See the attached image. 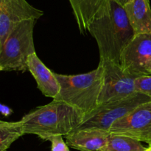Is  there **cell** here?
I'll return each mask as SVG.
<instances>
[{
  "label": "cell",
  "instance_id": "13",
  "mask_svg": "<svg viewBox=\"0 0 151 151\" xmlns=\"http://www.w3.org/2000/svg\"><path fill=\"white\" fill-rule=\"evenodd\" d=\"M80 32L88 31L90 23L101 9L106 0H69Z\"/></svg>",
  "mask_w": 151,
  "mask_h": 151
},
{
  "label": "cell",
  "instance_id": "18",
  "mask_svg": "<svg viewBox=\"0 0 151 151\" xmlns=\"http://www.w3.org/2000/svg\"><path fill=\"white\" fill-rule=\"evenodd\" d=\"M115 1H116V2H118L119 4H121V5L123 6V7H124V6H125V4H127V3L129 2L131 0H115Z\"/></svg>",
  "mask_w": 151,
  "mask_h": 151
},
{
  "label": "cell",
  "instance_id": "7",
  "mask_svg": "<svg viewBox=\"0 0 151 151\" xmlns=\"http://www.w3.org/2000/svg\"><path fill=\"white\" fill-rule=\"evenodd\" d=\"M111 134L151 143V101L142 103L113 124Z\"/></svg>",
  "mask_w": 151,
  "mask_h": 151
},
{
  "label": "cell",
  "instance_id": "6",
  "mask_svg": "<svg viewBox=\"0 0 151 151\" xmlns=\"http://www.w3.org/2000/svg\"><path fill=\"white\" fill-rule=\"evenodd\" d=\"M103 66V83L99 106L126 99L137 93L135 80L137 77L122 68L119 63L111 60H100Z\"/></svg>",
  "mask_w": 151,
  "mask_h": 151
},
{
  "label": "cell",
  "instance_id": "17",
  "mask_svg": "<svg viewBox=\"0 0 151 151\" xmlns=\"http://www.w3.org/2000/svg\"><path fill=\"white\" fill-rule=\"evenodd\" d=\"M51 143V151H69V146L65 142L63 136H54L48 139Z\"/></svg>",
  "mask_w": 151,
  "mask_h": 151
},
{
  "label": "cell",
  "instance_id": "11",
  "mask_svg": "<svg viewBox=\"0 0 151 151\" xmlns=\"http://www.w3.org/2000/svg\"><path fill=\"white\" fill-rule=\"evenodd\" d=\"M28 71L37 83V87L44 96L55 99L60 91V84L55 73L45 66L36 52L29 56Z\"/></svg>",
  "mask_w": 151,
  "mask_h": 151
},
{
  "label": "cell",
  "instance_id": "5",
  "mask_svg": "<svg viewBox=\"0 0 151 151\" xmlns=\"http://www.w3.org/2000/svg\"><path fill=\"white\" fill-rule=\"evenodd\" d=\"M149 101L151 100L147 96L137 92L126 99L100 105L91 114L84 116L82 123L74 131L87 128H97L109 131L116 121L139 105Z\"/></svg>",
  "mask_w": 151,
  "mask_h": 151
},
{
  "label": "cell",
  "instance_id": "12",
  "mask_svg": "<svg viewBox=\"0 0 151 151\" xmlns=\"http://www.w3.org/2000/svg\"><path fill=\"white\" fill-rule=\"evenodd\" d=\"M124 8L135 35L151 32V7L149 0H131Z\"/></svg>",
  "mask_w": 151,
  "mask_h": 151
},
{
  "label": "cell",
  "instance_id": "14",
  "mask_svg": "<svg viewBox=\"0 0 151 151\" xmlns=\"http://www.w3.org/2000/svg\"><path fill=\"white\" fill-rule=\"evenodd\" d=\"M22 121L0 122V151H7L15 141L24 135Z\"/></svg>",
  "mask_w": 151,
  "mask_h": 151
},
{
  "label": "cell",
  "instance_id": "15",
  "mask_svg": "<svg viewBox=\"0 0 151 151\" xmlns=\"http://www.w3.org/2000/svg\"><path fill=\"white\" fill-rule=\"evenodd\" d=\"M142 142L128 137L111 134L107 145L100 151H145Z\"/></svg>",
  "mask_w": 151,
  "mask_h": 151
},
{
  "label": "cell",
  "instance_id": "4",
  "mask_svg": "<svg viewBox=\"0 0 151 151\" xmlns=\"http://www.w3.org/2000/svg\"><path fill=\"white\" fill-rule=\"evenodd\" d=\"M36 21H24L13 28L3 45L0 47V70L22 72L28 71V58L35 53L33 30Z\"/></svg>",
  "mask_w": 151,
  "mask_h": 151
},
{
  "label": "cell",
  "instance_id": "16",
  "mask_svg": "<svg viewBox=\"0 0 151 151\" xmlns=\"http://www.w3.org/2000/svg\"><path fill=\"white\" fill-rule=\"evenodd\" d=\"M136 91L147 96L151 100V75H144L135 80Z\"/></svg>",
  "mask_w": 151,
  "mask_h": 151
},
{
  "label": "cell",
  "instance_id": "9",
  "mask_svg": "<svg viewBox=\"0 0 151 151\" xmlns=\"http://www.w3.org/2000/svg\"><path fill=\"white\" fill-rule=\"evenodd\" d=\"M44 15L26 0H0V47L18 24L29 19L38 20Z\"/></svg>",
  "mask_w": 151,
  "mask_h": 151
},
{
  "label": "cell",
  "instance_id": "1",
  "mask_svg": "<svg viewBox=\"0 0 151 151\" xmlns=\"http://www.w3.org/2000/svg\"><path fill=\"white\" fill-rule=\"evenodd\" d=\"M88 31L97 41L100 60L119 64L122 52L135 36L125 8L115 0H106Z\"/></svg>",
  "mask_w": 151,
  "mask_h": 151
},
{
  "label": "cell",
  "instance_id": "19",
  "mask_svg": "<svg viewBox=\"0 0 151 151\" xmlns=\"http://www.w3.org/2000/svg\"><path fill=\"white\" fill-rule=\"evenodd\" d=\"M147 72H148L149 75H151V60H150V63L148 64V66H147Z\"/></svg>",
  "mask_w": 151,
  "mask_h": 151
},
{
  "label": "cell",
  "instance_id": "2",
  "mask_svg": "<svg viewBox=\"0 0 151 151\" xmlns=\"http://www.w3.org/2000/svg\"><path fill=\"white\" fill-rule=\"evenodd\" d=\"M84 116L69 104L53 100L25 114L21 121L25 134H34L47 141L54 136L70 134L82 123Z\"/></svg>",
  "mask_w": 151,
  "mask_h": 151
},
{
  "label": "cell",
  "instance_id": "21",
  "mask_svg": "<svg viewBox=\"0 0 151 151\" xmlns=\"http://www.w3.org/2000/svg\"><path fill=\"white\" fill-rule=\"evenodd\" d=\"M150 144H151V143H150Z\"/></svg>",
  "mask_w": 151,
  "mask_h": 151
},
{
  "label": "cell",
  "instance_id": "10",
  "mask_svg": "<svg viewBox=\"0 0 151 151\" xmlns=\"http://www.w3.org/2000/svg\"><path fill=\"white\" fill-rule=\"evenodd\" d=\"M111 134L97 128L78 130L66 136L68 146L79 151H100L107 145Z\"/></svg>",
  "mask_w": 151,
  "mask_h": 151
},
{
  "label": "cell",
  "instance_id": "3",
  "mask_svg": "<svg viewBox=\"0 0 151 151\" xmlns=\"http://www.w3.org/2000/svg\"><path fill=\"white\" fill-rule=\"evenodd\" d=\"M103 66L79 75L55 73L60 84V91L54 100L63 102L75 108L84 115L91 114L99 106V99L103 83Z\"/></svg>",
  "mask_w": 151,
  "mask_h": 151
},
{
  "label": "cell",
  "instance_id": "8",
  "mask_svg": "<svg viewBox=\"0 0 151 151\" xmlns=\"http://www.w3.org/2000/svg\"><path fill=\"white\" fill-rule=\"evenodd\" d=\"M151 60V32L135 35L122 52V69L137 78L149 75L147 68Z\"/></svg>",
  "mask_w": 151,
  "mask_h": 151
},
{
  "label": "cell",
  "instance_id": "20",
  "mask_svg": "<svg viewBox=\"0 0 151 151\" xmlns=\"http://www.w3.org/2000/svg\"><path fill=\"white\" fill-rule=\"evenodd\" d=\"M145 151H151V144L149 145V147H147V149H146Z\"/></svg>",
  "mask_w": 151,
  "mask_h": 151
}]
</instances>
